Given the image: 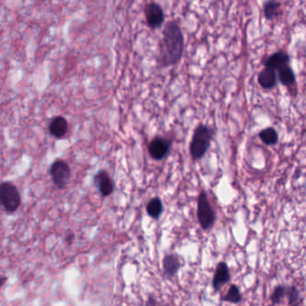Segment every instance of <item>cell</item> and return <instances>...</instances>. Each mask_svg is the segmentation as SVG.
Wrapping results in <instances>:
<instances>
[{"label": "cell", "instance_id": "cell-1", "mask_svg": "<svg viewBox=\"0 0 306 306\" xmlns=\"http://www.w3.org/2000/svg\"><path fill=\"white\" fill-rule=\"evenodd\" d=\"M157 64L166 68L178 63L184 52V36L179 25L171 21L163 28V38L160 40Z\"/></svg>", "mask_w": 306, "mask_h": 306}, {"label": "cell", "instance_id": "cell-2", "mask_svg": "<svg viewBox=\"0 0 306 306\" xmlns=\"http://www.w3.org/2000/svg\"><path fill=\"white\" fill-rule=\"evenodd\" d=\"M212 139L213 130L210 127L204 124L197 126L190 144V154L193 160L201 159L206 155Z\"/></svg>", "mask_w": 306, "mask_h": 306}, {"label": "cell", "instance_id": "cell-3", "mask_svg": "<svg viewBox=\"0 0 306 306\" xmlns=\"http://www.w3.org/2000/svg\"><path fill=\"white\" fill-rule=\"evenodd\" d=\"M21 204V197L17 188L11 183L0 184V205L5 210L12 213L18 209Z\"/></svg>", "mask_w": 306, "mask_h": 306}, {"label": "cell", "instance_id": "cell-4", "mask_svg": "<svg viewBox=\"0 0 306 306\" xmlns=\"http://www.w3.org/2000/svg\"><path fill=\"white\" fill-rule=\"evenodd\" d=\"M198 219L203 230H208L214 226L215 214L211 207L206 192L202 191L198 199Z\"/></svg>", "mask_w": 306, "mask_h": 306}, {"label": "cell", "instance_id": "cell-5", "mask_svg": "<svg viewBox=\"0 0 306 306\" xmlns=\"http://www.w3.org/2000/svg\"><path fill=\"white\" fill-rule=\"evenodd\" d=\"M51 175L56 186L60 189H64L69 182L71 171L65 161L57 160L52 164Z\"/></svg>", "mask_w": 306, "mask_h": 306}, {"label": "cell", "instance_id": "cell-6", "mask_svg": "<svg viewBox=\"0 0 306 306\" xmlns=\"http://www.w3.org/2000/svg\"><path fill=\"white\" fill-rule=\"evenodd\" d=\"M171 146V140L163 139L161 137H155L148 146L149 155L156 161L163 160L169 154Z\"/></svg>", "mask_w": 306, "mask_h": 306}, {"label": "cell", "instance_id": "cell-7", "mask_svg": "<svg viewBox=\"0 0 306 306\" xmlns=\"http://www.w3.org/2000/svg\"><path fill=\"white\" fill-rule=\"evenodd\" d=\"M146 19L149 27L155 29L163 24L164 21V13L163 8L157 3L152 2L147 5L145 9Z\"/></svg>", "mask_w": 306, "mask_h": 306}, {"label": "cell", "instance_id": "cell-8", "mask_svg": "<svg viewBox=\"0 0 306 306\" xmlns=\"http://www.w3.org/2000/svg\"><path fill=\"white\" fill-rule=\"evenodd\" d=\"M95 184L97 190L104 197H108L114 191V183L111 176L104 170H101L95 176Z\"/></svg>", "mask_w": 306, "mask_h": 306}, {"label": "cell", "instance_id": "cell-9", "mask_svg": "<svg viewBox=\"0 0 306 306\" xmlns=\"http://www.w3.org/2000/svg\"><path fill=\"white\" fill-rule=\"evenodd\" d=\"M231 275L229 268L226 263H218L215 269V275L213 278V287L215 292L220 290L223 286L230 281Z\"/></svg>", "mask_w": 306, "mask_h": 306}, {"label": "cell", "instance_id": "cell-10", "mask_svg": "<svg viewBox=\"0 0 306 306\" xmlns=\"http://www.w3.org/2000/svg\"><path fill=\"white\" fill-rule=\"evenodd\" d=\"M289 61H290V58L287 53L285 52H278L267 59L265 66L266 68H271L275 71L276 69L279 70L288 66Z\"/></svg>", "mask_w": 306, "mask_h": 306}, {"label": "cell", "instance_id": "cell-11", "mask_svg": "<svg viewBox=\"0 0 306 306\" xmlns=\"http://www.w3.org/2000/svg\"><path fill=\"white\" fill-rule=\"evenodd\" d=\"M68 121L61 116H58L52 119L49 129L53 137L57 139H61L68 132Z\"/></svg>", "mask_w": 306, "mask_h": 306}, {"label": "cell", "instance_id": "cell-12", "mask_svg": "<svg viewBox=\"0 0 306 306\" xmlns=\"http://www.w3.org/2000/svg\"><path fill=\"white\" fill-rule=\"evenodd\" d=\"M163 271L170 277H174L181 268V261L177 255L168 254L163 259Z\"/></svg>", "mask_w": 306, "mask_h": 306}, {"label": "cell", "instance_id": "cell-13", "mask_svg": "<svg viewBox=\"0 0 306 306\" xmlns=\"http://www.w3.org/2000/svg\"><path fill=\"white\" fill-rule=\"evenodd\" d=\"M258 81L260 86L264 89H271L274 88L277 83L276 72L271 68H264L258 75Z\"/></svg>", "mask_w": 306, "mask_h": 306}, {"label": "cell", "instance_id": "cell-14", "mask_svg": "<svg viewBox=\"0 0 306 306\" xmlns=\"http://www.w3.org/2000/svg\"><path fill=\"white\" fill-rule=\"evenodd\" d=\"M146 209H147V215H149L150 217L158 219L163 214V202L158 197H155L147 203Z\"/></svg>", "mask_w": 306, "mask_h": 306}, {"label": "cell", "instance_id": "cell-15", "mask_svg": "<svg viewBox=\"0 0 306 306\" xmlns=\"http://www.w3.org/2000/svg\"><path fill=\"white\" fill-rule=\"evenodd\" d=\"M278 79L282 84L286 85L287 88L294 85L295 83V76H294L293 69L289 66H286L285 68L279 69Z\"/></svg>", "mask_w": 306, "mask_h": 306}, {"label": "cell", "instance_id": "cell-16", "mask_svg": "<svg viewBox=\"0 0 306 306\" xmlns=\"http://www.w3.org/2000/svg\"><path fill=\"white\" fill-rule=\"evenodd\" d=\"M281 5L277 1H268L263 7L264 16L268 20H272L276 18L280 13Z\"/></svg>", "mask_w": 306, "mask_h": 306}, {"label": "cell", "instance_id": "cell-17", "mask_svg": "<svg viewBox=\"0 0 306 306\" xmlns=\"http://www.w3.org/2000/svg\"><path fill=\"white\" fill-rule=\"evenodd\" d=\"M259 139L268 146H274L278 142V134L273 127H267L259 132Z\"/></svg>", "mask_w": 306, "mask_h": 306}, {"label": "cell", "instance_id": "cell-18", "mask_svg": "<svg viewBox=\"0 0 306 306\" xmlns=\"http://www.w3.org/2000/svg\"><path fill=\"white\" fill-rule=\"evenodd\" d=\"M222 301L225 302H231V303H239L242 301L243 296L240 293L239 290L238 286H235V285H232L229 288V290L227 292L226 295L223 296Z\"/></svg>", "mask_w": 306, "mask_h": 306}, {"label": "cell", "instance_id": "cell-19", "mask_svg": "<svg viewBox=\"0 0 306 306\" xmlns=\"http://www.w3.org/2000/svg\"><path fill=\"white\" fill-rule=\"evenodd\" d=\"M286 295L290 306H298L300 300V292L295 286H286Z\"/></svg>", "mask_w": 306, "mask_h": 306}, {"label": "cell", "instance_id": "cell-20", "mask_svg": "<svg viewBox=\"0 0 306 306\" xmlns=\"http://www.w3.org/2000/svg\"><path fill=\"white\" fill-rule=\"evenodd\" d=\"M285 296H286V286H276L274 291H273V293L271 294V302H272L273 304L280 303Z\"/></svg>", "mask_w": 306, "mask_h": 306}, {"label": "cell", "instance_id": "cell-21", "mask_svg": "<svg viewBox=\"0 0 306 306\" xmlns=\"http://www.w3.org/2000/svg\"><path fill=\"white\" fill-rule=\"evenodd\" d=\"M7 281V278H0V286H3L4 283Z\"/></svg>", "mask_w": 306, "mask_h": 306}]
</instances>
